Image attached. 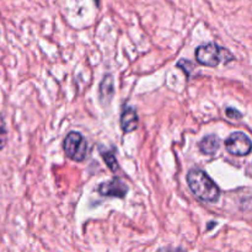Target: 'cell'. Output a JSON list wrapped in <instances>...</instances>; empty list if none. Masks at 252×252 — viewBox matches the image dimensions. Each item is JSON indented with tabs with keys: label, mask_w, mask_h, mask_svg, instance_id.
<instances>
[{
	"label": "cell",
	"mask_w": 252,
	"mask_h": 252,
	"mask_svg": "<svg viewBox=\"0 0 252 252\" xmlns=\"http://www.w3.org/2000/svg\"><path fill=\"white\" fill-rule=\"evenodd\" d=\"M113 93H115V89H113V79L111 75H106L103 78L102 83L100 85V98L101 101H106L110 102L111 98H112Z\"/></svg>",
	"instance_id": "ba28073f"
},
{
	"label": "cell",
	"mask_w": 252,
	"mask_h": 252,
	"mask_svg": "<svg viewBox=\"0 0 252 252\" xmlns=\"http://www.w3.org/2000/svg\"><path fill=\"white\" fill-rule=\"evenodd\" d=\"M63 148L66 157L73 161H83L88 154V142L81 133L75 132V130L68 133L64 139Z\"/></svg>",
	"instance_id": "3957f363"
},
{
	"label": "cell",
	"mask_w": 252,
	"mask_h": 252,
	"mask_svg": "<svg viewBox=\"0 0 252 252\" xmlns=\"http://www.w3.org/2000/svg\"><path fill=\"white\" fill-rule=\"evenodd\" d=\"M199 150L206 155H214L220 147V139L217 135L209 134L199 142Z\"/></svg>",
	"instance_id": "52a82bcc"
},
{
	"label": "cell",
	"mask_w": 252,
	"mask_h": 252,
	"mask_svg": "<svg viewBox=\"0 0 252 252\" xmlns=\"http://www.w3.org/2000/svg\"><path fill=\"white\" fill-rule=\"evenodd\" d=\"M226 116H228L229 118H241L243 117V115H241L239 111L234 110V108H226Z\"/></svg>",
	"instance_id": "8fae6325"
},
{
	"label": "cell",
	"mask_w": 252,
	"mask_h": 252,
	"mask_svg": "<svg viewBox=\"0 0 252 252\" xmlns=\"http://www.w3.org/2000/svg\"><path fill=\"white\" fill-rule=\"evenodd\" d=\"M225 149L235 157H246L252 152V142L245 133H231L225 140Z\"/></svg>",
	"instance_id": "277c9868"
},
{
	"label": "cell",
	"mask_w": 252,
	"mask_h": 252,
	"mask_svg": "<svg viewBox=\"0 0 252 252\" xmlns=\"http://www.w3.org/2000/svg\"><path fill=\"white\" fill-rule=\"evenodd\" d=\"M158 252H186L181 248H171V246H166V248H161Z\"/></svg>",
	"instance_id": "7c38bea8"
},
{
	"label": "cell",
	"mask_w": 252,
	"mask_h": 252,
	"mask_svg": "<svg viewBox=\"0 0 252 252\" xmlns=\"http://www.w3.org/2000/svg\"><path fill=\"white\" fill-rule=\"evenodd\" d=\"M95 2H96V5H97V6L100 5V0H95Z\"/></svg>",
	"instance_id": "4fadbf2b"
},
{
	"label": "cell",
	"mask_w": 252,
	"mask_h": 252,
	"mask_svg": "<svg viewBox=\"0 0 252 252\" xmlns=\"http://www.w3.org/2000/svg\"><path fill=\"white\" fill-rule=\"evenodd\" d=\"M100 153H101V157H102L103 161H105L106 165L110 167L111 171H113V172L117 171V170H118V162H117V160H116L113 153L110 152V150H103V149H101Z\"/></svg>",
	"instance_id": "9c48e42d"
},
{
	"label": "cell",
	"mask_w": 252,
	"mask_h": 252,
	"mask_svg": "<svg viewBox=\"0 0 252 252\" xmlns=\"http://www.w3.org/2000/svg\"><path fill=\"white\" fill-rule=\"evenodd\" d=\"M187 184L192 193L202 202L216 203L220 196V189L216 182L201 169H191L187 174Z\"/></svg>",
	"instance_id": "6da1fadb"
},
{
	"label": "cell",
	"mask_w": 252,
	"mask_h": 252,
	"mask_svg": "<svg viewBox=\"0 0 252 252\" xmlns=\"http://www.w3.org/2000/svg\"><path fill=\"white\" fill-rule=\"evenodd\" d=\"M97 192L103 197L110 198H125L128 192V187L120 179H113L110 181L102 182L97 187Z\"/></svg>",
	"instance_id": "5b68a950"
},
{
	"label": "cell",
	"mask_w": 252,
	"mask_h": 252,
	"mask_svg": "<svg viewBox=\"0 0 252 252\" xmlns=\"http://www.w3.org/2000/svg\"><path fill=\"white\" fill-rule=\"evenodd\" d=\"M177 66H179L180 69H182L187 76H189L191 71L193 70V64H192L189 61H185V59H181V61L177 63Z\"/></svg>",
	"instance_id": "30bf717a"
},
{
	"label": "cell",
	"mask_w": 252,
	"mask_h": 252,
	"mask_svg": "<svg viewBox=\"0 0 252 252\" xmlns=\"http://www.w3.org/2000/svg\"><path fill=\"white\" fill-rule=\"evenodd\" d=\"M138 115L137 111L133 107H125L122 115H121V128L125 133H130L138 128Z\"/></svg>",
	"instance_id": "8992f818"
},
{
	"label": "cell",
	"mask_w": 252,
	"mask_h": 252,
	"mask_svg": "<svg viewBox=\"0 0 252 252\" xmlns=\"http://www.w3.org/2000/svg\"><path fill=\"white\" fill-rule=\"evenodd\" d=\"M196 59L199 64L216 68L219 64H228L234 61V56L229 49L216 43L202 44L196 49Z\"/></svg>",
	"instance_id": "7a4b0ae2"
}]
</instances>
